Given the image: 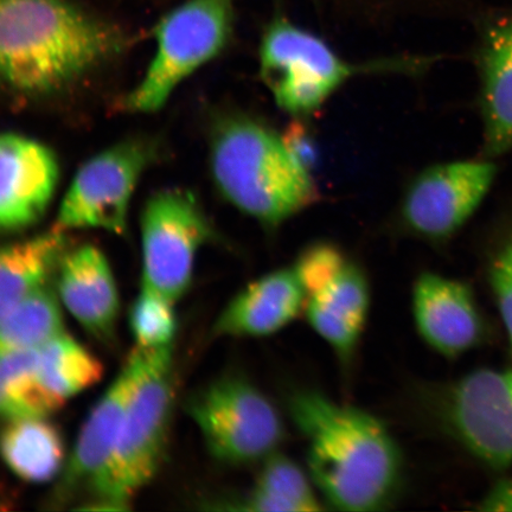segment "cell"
Returning <instances> with one entry per match:
<instances>
[{
  "label": "cell",
  "mask_w": 512,
  "mask_h": 512,
  "mask_svg": "<svg viewBox=\"0 0 512 512\" xmlns=\"http://www.w3.org/2000/svg\"><path fill=\"white\" fill-rule=\"evenodd\" d=\"M187 411L214 458L249 465L277 452L284 425L270 399L253 383L228 376L189 399Z\"/></svg>",
  "instance_id": "52a82bcc"
},
{
  "label": "cell",
  "mask_w": 512,
  "mask_h": 512,
  "mask_svg": "<svg viewBox=\"0 0 512 512\" xmlns=\"http://www.w3.org/2000/svg\"><path fill=\"white\" fill-rule=\"evenodd\" d=\"M306 293L294 267L262 275L221 311L213 325L219 337H267L284 330L304 312Z\"/></svg>",
  "instance_id": "2e32d148"
},
{
  "label": "cell",
  "mask_w": 512,
  "mask_h": 512,
  "mask_svg": "<svg viewBox=\"0 0 512 512\" xmlns=\"http://www.w3.org/2000/svg\"><path fill=\"white\" fill-rule=\"evenodd\" d=\"M235 0H187L156 27V53L123 106L132 113L159 111L198 69L232 41Z\"/></svg>",
  "instance_id": "5b68a950"
},
{
  "label": "cell",
  "mask_w": 512,
  "mask_h": 512,
  "mask_svg": "<svg viewBox=\"0 0 512 512\" xmlns=\"http://www.w3.org/2000/svg\"><path fill=\"white\" fill-rule=\"evenodd\" d=\"M210 168L221 195L267 229L318 200L311 172L294 159L283 138L246 115H229L216 124Z\"/></svg>",
  "instance_id": "3957f363"
},
{
  "label": "cell",
  "mask_w": 512,
  "mask_h": 512,
  "mask_svg": "<svg viewBox=\"0 0 512 512\" xmlns=\"http://www.w3.org/2000/svg\"><path fill=\"white\" fill-rule=\"evenodd\" d=\"M153 156L151 143L130 140L89 159L64 195L54 228L124 235L134 192Z\"/></svg>",
  "instance_id": "9c48e42d"
},
{
  "label": "cell",
  "mask_w": 512,
  "mask_h": 512,
  "mask_svg": "<svg viewBox=\"0 0 512 512\" xmlns=\"http://www.w3.org/2000/svg\"><path fill=\"white\" fill-rule=\"evenodd\" d=\"M370 310V290L361 268L345 259L307 294L305 316L311 328L344 362L360 342Z\"/></svg>",
  "instance_id": "e0dca14e"
},
{
  "label": "cell",
  "mask_w": 512,
  "mask_h": 512,
  "mask_svg": "<svg viewBox=\"0 0 512 512\" xmlns=\"http://www.w3.org/2000/svg\"><path fill=\"white\" fill-rule=\"evenodd\" d=\"M259 62L277 105L296 117L318 111L352 76L370 67L344 61L322 38L280 15L262 35Z\"/></svg>",
  "instance_id": "8992f818"
},
{
  "label": "cell",
  "mask_w": 512,
  "mask_h": 512,
  "mask_svg": "<svg viewBox=\"0 0 512 512\" xmlns=\"http://www.w3.org/2000/svg\"><path fill=\"white\" fill-rule=\"evenodd\" d=\"M144 354L111 458L91 490L93 509H128L162 464L175 402L174 347Z\"/></svg>",
  "instance_id": "277c9868"
},
{
  "label": "cell",
  "mask_w": 512,
  "mask_h": 512,
  "mask_svg": "<svg viewBox=\"0 0 512 512\" xmlns=\"http://www.w3.org/2000/svg\"><path fill=\"white\" fill-rule=\"evenodd\" d=\"M61 407L38 379L36 350L0 354V419L48 418Z\"/></svg>",
  "instance_id": "603a6c76"
},
{
  "label": "cell",
  "mask_w": 512,
  "mask_h": 512,
  "mask_svg": "<svg viewBox=\"0 0 512 512\" xmlns=\"http://www.w3.org/2000/svg\"><path fill=\"white\" fill-rule=\"evenodd\" d=\"M125 42L123 32L69 0H0V82L12 91H62Z\"/></svg>",
  "instance_id": "7a4b0ae2"
},
{
  "label": "cell",
  "mask_w": 512,
  "mask_h": 512,
  "mask_svg": "<svg viewBox=\"0 0 512 512\" xmlns=\"http://www.w3.org/2000/svg\"><path fill=\"white\" fill-rule=\"evenodd\" d=\"M499 315L512 344V238L499 249L490 268Z\"/></svg>",
  "instance_id": "d4e9b609"
},
{
  "label": "cell",
  "mask_w": 512,
  "mask_h": 512,
  "mask_svg": "<svg viewBox=\"0 0 512 512\" xmlns=\"http://www.w3.org/2000/svg\"><path fill=\"white\" fill-rule=\"evenodd\" d=\"M56 275L57 296L70 315L92 336L111 341L117 328L120 297L105 254L91 245L68 251Z\"/></svg>",
  "instance_id": "9a60e30c"
},
{
  "label": "cell",
  "mask_w": 512,
  "mask_h": 512,
  "mask_svg": "<svg viewBox=\"0 0 512 512\" xmlns=\"http://www.w3.org/2000/svg\"><path fill=\"white\" fill-rule=\"evenodd\" d=\"M496 174V166L486 160L431 166L409 185L402 204L403 221L421 238H451L488 196Z\"/></svg>",
  "instance_id": "30bf717a"
},
{
  "label": "cell",
  "mask_w": 512,
  "mask_h": 512,
  "mask_svg": "<svg viewBox=\"0 0 512 512\" xmlns=\"http://www.w3.org/2000/svg\"><path fill=\"white\" fill-rule=\"evenodd\" d=\"M59 176V162L46 145L21 134H0V230L15 232L40 221Z\"/></svg>",
  "instance_id": "4fadbf2b"
},
{
  "label": "cell",
  "mask_w": 512,
  "mask_h": 512,
  "mask_svg": "<svg viewBox=\"0 0 512 512\" xmlns=\"http://www.w3.org/2000/svg\"><path fill=\"white\" fill-rule=\"evenodd\" d=\"M413 317L419 335L448 358L475 348L482 320L470 288L437 273L421 274L413 287Z\"/></svg>",
  "instance_id": "5bb4252c"
},
{
  "label": "cell",
  "mask_w": 512,
  "mask_h": 512,
  "mask_svg": "<svg viewBox=\"0 0 512 512\" xmlns=\"http://www.w3.org/2000/svg\"><path fill=\"white\" fill-rule=\"evenodd\" d=\"M0 458L16 477L31 484L51 482L67 463L62 434L48 418L5 421Z\"/></svg>",
  "instance_id": "ac0fdd59"
},
{
  "label": "cell",
  "mask_w": 512,
  "mask_h": 512,
  "mask_svg": "<svg viewBox=\"0 0 512 512\" xmlns=\"http://www.w3.org/2000/svg\"><path fill=\"white\" fill-rule=\"evenodd\" d=\"M67 236L61 230L0 246V319L31 293L49 285L63 255Z\"/></svg>",
  "instance_id": "d6986e66"
},
{
  "label": "cell",
  "mask_w": 512,
  "mask_h": 512,
  "mask_svg": "<svg viewBox=\"0 0 512 512\" xmlns=\"http://www.w3.org/2000/svg\"><path fill=\"white\" fill-rule=\"evenodd\" d=\"M214 238V229L191 192H157L142 217V287L178 303L189 291L198 252Z\"/></svg>",
  "instance_id": "ba28073f"
},
{
  "label": "cell",
  "mask_w": 512,
  "mask_h": 512,
  "mask_svg": "<svg viewBox=\"0 0 512 512\" xmlns=\"http://www.w3.org/2000/svg\"><path fill=\"white\" fill-rule=\"evenodd\" d=\"M288 412L305 440L312 482L330 507L352 512L389 507L402 482L403 460L379 418L315 390L293 393Z\"/></svg>",
  "instance_id": "6da1fadb"
},
{
  "label": "cell",
  "mask_w": 512,
  "mask_h": 512,
  "mask_svg": "<svg viewBox=\"0 0 512 512\" xmlns=\"http://www.w3.org/2000/svg\"><path fill=\"white\" fill-rule=\"evenodd\" d=\"M49 285L31 293L0 319V354L38 350L63 334L62 306Z\"/></svg>",
  "instance_id": "7402d4cb"
},
{
  "label": "cell",
  "mask_w": 512,
  "mask_h": 512,
  "mask_svg": "<svg viewBox=\"0 0 512 512\" xmlns=\"http://www.w3.org/2000/svg\"><path fill=\"white\" fill-rule=\"evenodd\" d=\"M36 370L44 389L62 406L104 375L98 358L67 331L36 350Z\"/></svg>",
  "instance_id": "44dd1931"
},
{
  "label": "cell",
  "mask_w": 512,
  "mask_h": 512,
  "mask_svg": "<svg viewBox=\"0 0 512 512\" xmlns=\"http://www.w3.org/2000/svg\"><path fill=\"white\" fill-rule=\"evenodd\" d=\"M447 418L472 454L494 469L512 463V371L480 369L451 390Z\"/></svg>",
  "instance_id": "8fae6325"
},
{
  "label": "cell",
  "mask_w": 512,
  "mask_h": 512,
  "mask_svg": "<svg viewBox=\"0 0 512 512\" xmlns=\"http://www.w3.org/2000/svg\"><path fill=\"white\" fill-rule=\"evenodd\" d=\"M310 475L292 459L275 452L264 460L249 495L238 510L312 512L323 509Z\"/></svg>",
  "instance_id": "ffe728a7"
},
{
  "label": "cell",
  "mask_w": 512,
  "mask_h": 512,
  "mask_svg": "<svg viewBox=\"0 0 512 512\" xmlns=\"http://www.w3.org/2000/svg\"><path fill=\"white\" fill-rule=\"evenodd\" d=\"M175 305L162 294L140 288L130 312V326L137 348L174 347L177 332Z\"/></svg>",
  "instance_id": "cb8c5ba5"
},
{
  "label": "cell",
  "mask_w": 512,
  "mask_h": 512,
  "mask_svg": "<svg viewBox=\"0 0 512 512\" xmlns=\"http://www.w3.org/2000/svg\"><path fill=\"white\" fill-rule=\"evenodd\" d=\"M145 361L143 349L134 348L123 369L96 403L82 426L57 486V502H67L75 492H91L104 471L118 439L121 424Z\"/></svg>",
  "instance_id": "7c38bea8"
},
{
  "label": "cell",
  "mask_w": 512,
  "mask_h": 512,
  "mask_svg": "<svg viewBox=\"0 0 512 512\" xmlns=\"http://www.w3.org/2000/svg\"><path fill=\"white\" fill-rule=\"evenodd\" d=\"M478 509L488 512H512V479L503 480L495 485L479 503Z\"/></svg>",
  "instance_id": "484cf974"
},
{
  "label": "cell",
  "mask_w": 512,
  "mask_h": 512,
  "mask_svg": "<svg viewBox=\"0 0 512 512\" xmlns=\"http://www.w3.org/2000/svg\"><path fill=\"white\" fill-rule=\"evenodd\" d=\"M496 22L499 32H501L512 53V14L498 16Z\"/></svg>",
  "instance_id": "4316f807"
}]
</instances>
